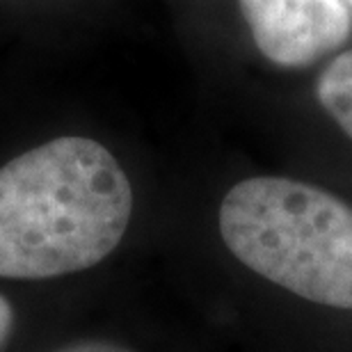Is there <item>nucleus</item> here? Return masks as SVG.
<instances>
[{
  "label": "nucleus",
  "instance_id": "obj_1",
  "mask_svg": "<svg viewBox=\"0 0 352 352\" xmlns=\"http://www.w3.org/2000/svg\"><path fill=\"white\" fill-rule=\"evenodd\" d=\"M131 181L89 138H58L0 167V277L51 279L94 267L122 243Z\"/></svg>",
  "mask_w": 352,
  "mask_h": 352
},
{
  "label": "nucleus",
  "instance_id": "obj_5",
  "mask_svg": "<svg viewBox=\"0 0 352 352\" xmlns=\"http://www.w3.org/2000/svg\"><path fill=\"white\" fill-rule=\"evenodd\" d=\"M58 352H133L124 346H117V343H108V341H80L74 343V346H67Z\"/></svg>",
  "mask_w": 352,
  "mask_h": 352
},
{
  "label": "nucleus",
  "instance_id": "obj_4",
  "mask_svg": "<svg viewBox=\"0 0 352 352\" xmlns=\"http://www.w3.org/2000/svg\"><path fill=\"white\" fill-rule=\"evenodd\" d=\"M316 96L327 115L352 140V48L336 55L318 76Z\"/></svg>",
  "mask_w": 352,
  "mask_h": 352
},
{
  "label": "nucleus",
  "instance_id": "obj_6",
  "mask_svg": "<svg viewBox=\"0 0 352 352\" xmlns=\"http://www.w3.org/2000/svg\"><path fill=\"white\" fill-rule=\"evenodd\" d=\"M12 327H14V309L10 302L0 295V350H3L7 339H10Z\"/></svg>",
  "mask_w": 352,
  "mask_h": 352
},
{
  "label": "nucleus",
  "instance_id": "obj_2",
  "mask_svg": "<svg viewBox=\"0 0 352 352\" xmlns=\"http://www.w3.org/2000/svg\"><path fill=\"white\" fill-rule=\"evenodd\" d=\"M220 236L258 277L352 311V206L332 192L284 176L245 179L220 204Z\"/></svg>",
  "mask_w": 352,
  "mask_h": 352
},
{
  "label": "nucleus",
  "instance_id": "obj_3",
  "mask_svg": "<svg viewBox=\"0 0 352 352\" xmlns=\"http://www.w3.org/2000/svg\"><path fill=\"white\" fill-rule=\"evenodd\" d=\"M238 5L256 48L279 67L314 65L352 32L343 0H238Z\"/></svg>",
  "mask_w": 352,
  "mask_h": 352
}]
</instances>
